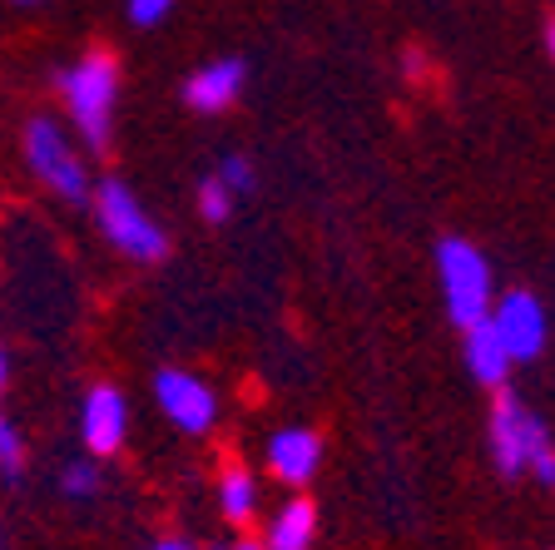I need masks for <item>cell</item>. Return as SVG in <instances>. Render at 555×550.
<instances>
[{
    "label": "cell",
    "mask_w": 555,
    "mask_h": 550,
    "mask_svg": "<svg viewBox=\"0 0 555 550\" xmlns=\"http://www.w3.org/2000/svg\"><path fill=\"white\" fill-rule=\"evenodd\" d=\"M238 90H243V60H214V65L189 75L184 100L194 104L198 115H219V110H229L238 100Z\"/></svg>",
    "instance_id": "10"
},
{
    "label": "cell",
    "mask_w": 555,
    "mask_h": 550,
    "mask_svg": "<svg viewBox=\"0 0 555 550\" xmlns=\"http://www.w3.org/2000/svg\"><path fill=\"white\" fill-rule=\"evenodd\" d=\"M219 179H223V189H229V194H233V189H254V164L233 154V159H223Z\"/></svg>",
    "instance_id": "18"
},
{
    "label": "cell",
    "mask_w": 555,
    "mask_h": 550,
    "mask_svg": "<svg viewBox=\"0 0 555 550\" xmlns=\"http://www.w3.org/2000/svg\"><path fill=\"white\" fill-rule=\"evenodd\" d=\"M60 94H65V110L75 119V129L85 135L90 150L109 144V125H115V100H119V65L115 55H100L90 50L85 60L60 75Z\"/></svg>",
    "instance_id": "1"
},
{
    "label": "cell",
    "mask_w": 555,
    "mask_h": 550,
    "mask_svg": "<svg viewBox=\"0 0 555 550\" xmlns=\"http://www.w3.org/2000/svg\"><path fill=\"white\" fill-rule=\"evenodd\" d=\"M125 432H129V407L115 387H90L80 407V436L90 457H109V451L125 447Z\"/></svg>",
    "instance_id": "8"
},
{
    "label": "cell",
    "mask_w": 555,
    "mask_h": 550,
    "mask_svg": "<svg viewBox=\"0 0 555 550\" xmlns=\"http://www.w3.org/2000/svg\"><path fill=\"white\" fill-rule=\"evenodd\" d=\"M94 214H100V229L104 239L115 243L119 253H129V258H139V264H154V258H164V248H169V233L154 223L144 208H139V199L129 194L125 183H100V194H94Z\"/></svg>",
    "instance_id": "5"
},
{
    "label": "cell",
    "mask_w": 555,
    "mask_h": 550,
    "mask_svg": "<svg viewBox=\"0 0 555 550\" xmlns=\"http://www.w3.org/2000/svg\"><path fill=\"white\" fill-rule=\"evenodd\" d=\"M198 208H204L208 223H223V218H229L233 199H229V189H223V179H204V189H198Z\"/></svg>",
    "instance_id": "16"
},
{
    "label": "cell",
    "mask_w": 555,
    "mask_h": 550,
    "mask_svg": "<svg viewBox=\"0 0 555 550\" xmlns=\"http://www.w3.org/2000/svg\"><path fill=\"white\" fill-rule=\"evenodd\" d=\"M466 367H472V378L481 387H506V372H511V353L501 347L496 328L491 322H472L466 328Z\"/></svg>",
    "instance_id": "11"
},
{
    "label": "cell",
    "mask_w": 555,
    "mask_h": 550,
    "mask_svg": "<svg viewBox=\"0 0 555 550\" xmlns=\"http://www.w3.org/2000/svg\"><path fill=\"white\" fill-rule=\"evenodd\" d=\"M545 40H551V55H555V21H551V30H545Z\"/></svg>",
    "instance_id": "21"
},
{
    "label": "cell",
    "mask_w": 555,
    "mask_h": 550,
    "mask_svg": "<svg viewBox=\"0 0 555 550\" xmlns=\"http://www.w3.org/2000/svg\"><path fill=\"white\" fill-rule=\"evenodd\" d=\"M94 486H100V471H94L90 461H69L65 476H60V491L75 496V501H80V496H94Z\"/></svg>",
    "instance_id": "15"
},
{
    "label": "cell",
    "mask_w": 555,
    "mask_h": 550,
    "mask_svg": "<svg viewBox=\"0 0 555 550\" xmlns=\"http://www.w3.org/2000/svg\"><path fill=\"white\" fill-rule=\"evenodd\" d=\"M219 501H223V516H229V521H248V516H254L258 491H254V482H248V471H229V476H223Z\"/></svg>",
    "instance_id": "13"
},
{
    "label": "cell",
    "mask_w": 555,
    "mask_h": 550,
    "mask_svg": "<svg viewBox=\"0 0 555 550\" xmlns=\"http://www.w3.org/2000/svg\"><path fill=\"white\" fill-rule=\"evenodd\" d=\"M150 550H194V546H184V540H159V546H150Z\"/></svg>",
    "instance_id": "19"
},
{
    "label": "cell",
    "mask_w": 555,
    "mask_h": 550,
    "mask_svg": "<svg viewBox=\"0 0 555 550\" xmlns=\"http://www.w3.org/2000/svg\"><path fill=\"white\" fill-rule=\"evenodd\" d=\"M5 378H11V367H5V347H0V392H5Z\"/></svg>",
    "instance_id": "20"
},
{
    "label": "cell",
    "mask_w": 555,
    "mask_h": 550,
    "mask_svg": "<svg viewBox=\"0 0 555 550\" xmlns=\"http://www.w3.org/2000/svg\"><path fill=\"white\" fill-rule=\"evenodd\" d=\"M25 159H30V174L55 199H65V204H85L90 199L85 159L75 154V144L65 139V129L55 119H30V129H25Z\"/></svg>",
    "instance_id": "4"
},
{
    "label": "cell",
    "mask_w": 555,
    "mask_h": 550,
    "mask_svg": "<svg viewBox=\"0 0 555 550\" xmlns=\"http://www.w3.org/2000/svg\"><path fill=\"white\" fill-rule=\"evenodd\" d=\"M21 5H35V0H21Z\"/></svg>",
    "instance_id": "23"
},
{
    "label": "cell",
    "mask_w": 555,
    "mask_h": 550,
    "mask_svg": "<svg viewBox=\"0 0 555 550\" xmlns=\"http://www.w3.org/2000/svg\"><path fill=\"white\" fill-rule=\"evenodd\" d=\"M154 397H159L164 417H169L179 432H208L214 426V412H219V401L208 392V382H198L194 372H159L154 378Z\"/></svg>",
    "instance_id": "7"
},
{
    "label": "cell",
    "mask_w": 555,
    "mask_h": 550,
    "mask_svg": "<svg viewBox=\"0 0 555 550\" xmlns=\"http://www.w3.org/2000/svg\"><path fill=\"white\" fill-rule=\"evenodd\" d=\"M486 322L496 328V337H501V347L511 353V362H531V357H541V347H545V308H541L535 293H526V287L506 293L496 308L486 312Z\"/></svg>",
    "instance_id": "6"
},
{
    "label": "cell",
    "mask_w": 555,
    "mask_h": 550,
    "mask_svg": "<svg viewBox=\"0 0 555 550\" xmlns=\"http://www.w3.org/2000/svg\"><path fill=\"white\" fill-rule=\"evenodd\" d=\"M229 550H263V546H254V540H248V546H229Z\"/></svg>",
    "instance_id": "22"
},
{
    "label": "cell",
    "mask_w": 555,
    "mask_h": 550,
    "mask_svg": "<svg viewBox=\"0 0 555 550\" xmlns=\"http://www.w3.org/2000/svg\"><path fill=\"white\" fill-rule=\"evenodd\" d=\"M491 457H496L501 476L535 471L545 486H555V447H551V436H545L541 417L526 412L511 392H501L496 407H491Z\"/></svg>",
    "instance_id": "2"
},
{
    "label": "cell",
    "mask_w": 555,
    "mask_h": 550,
    "mask_svg": "<svg viewBox=\"0 0 555 550\" xmlns=\"http://www.w3.org/2000/svg\"><path fill=\"white\" fill-rule=\"evenodd\" d=\"M169 5L173 0H125V11L134 25H159L164 15H169Z\"/></svg>",
    "instance_id": "17"
},
{
    "label": "cell",
    "mask_w": 555,
    "mask_h": 550,
    "mask_svg": "<svg viewBox=\"0 0 555 550\" xmlns=\"http://www.w3.org/2000/svg\"><path fill=\"white\" fill-rule=\"evenodd\" d=\"M318 461H323V442L312 432H302V426H288V432H278L268 442V471L288 486L308 482L312 471H318Z\"/></svg>",
    "instance_id": "9"
},
{
    "label": "cell",
    "mask_w": 555,
    "mask_h": 550,
    "mask_svg": "<svg viewBox=\"0 0 555 550\" xmlns=\"http://www.w3.org/2000/svg\"><path fill=\"white\" fill-rule=\"evenodd\" d=\"M21 471H25V442H21V432L0 417V476L21 482Z\"/></svg>",
    "instance_id": "14"
},
{
    "label": "cell",
    "mask_w": 555,
    "mask_h": 550,
    "mask_svg": "<svg viewBox=\"0 0 555 550\" xmlns=\"http://www.w3.org/2000/svg\"><path fill=\"white\" fill-rule=\"evenodd\" d=\"M437 273H441L447 312L462 322V328H472V322H481L486 312H491V264H486L481 248H472L466 239H441Z\"/></svg>",
    "instance_id": "3"
},
{
    "label": "cell",
    "mask_w": 555,
    "mask_h": 550,
    "mask_svg": "<svg viewBox=\"0 0 555 550\" xmlns=\"http://www.w3.org/2000/svg\"><path fill=\"white\" fill-rule=\"evenodd\" d=\"M312 530H318V511L308 501H288L268 526V546L263 550H308Z\"/></svg>",
    "instance_id": "12"
}]
</instances>
